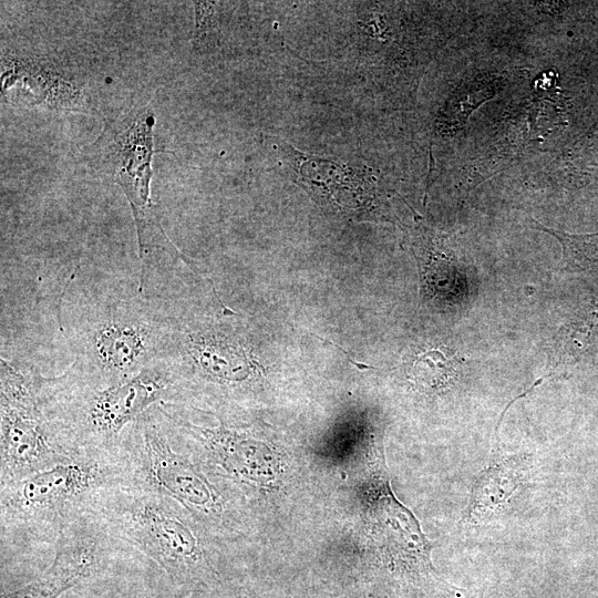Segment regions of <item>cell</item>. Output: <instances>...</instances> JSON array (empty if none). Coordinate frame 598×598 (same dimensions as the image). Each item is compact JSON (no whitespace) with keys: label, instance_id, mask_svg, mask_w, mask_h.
Here are the masks:
<instances>
[{"label":"cell","instance_id":"cell-2","mask_svg":"<svg viewBox=\"0 0 598 598\" xmlns=\"http://www.w3.org/2000/svg\"><path fill=\"white\" fill-rule=\"evenodd\" d=\"M84 516L107 539L121 540L156 563L173 584L195 585L214 571L198 519L146 486L127 482L106 487Z\"/></svg>","mask_w":598,"mask_h":598},{"label":"cell","instance_id":"cell-8","mask_svg":"<svg viewBox=\"0 0 598 598\" xmlns=\"http://www.w3.org/2000/svg\"><path fill=\"white\" fill-rule=\"evenodd\" d=\"M522 472L512 461L493 458L476 478L466 512L467 519L483 518L506 504L522 484Z\"/></svg>","mask_w":598,"mask_h":598},{"label":"cell","instance_id":"cell-5","mask_svg":"<svg viewBox=\"0 0 598 598\" xmlns=\"http://www.w3.org/2000/svg\"><path fill=\"white\" fill-rule=\"evenodd\" d=\"M45 379L0 359V484L81 453L50 406Z\"/></svg>","mask_w":598,"mask_h":598},{"label":"cell","instance_id":"cell-3","mask_svg":"<svg viewBox=\"0 0 598 598\" xmlns=\"http://www.w3.org/2000/svg\"><path fill=\"white\" fill-rule=\"evenodd\" d=\"M47 395L76 452L107 451L121 446L127 429L159 404H177L182 391L169 358L122 380L96 382L71 368L47 378Z\"/></svg>","mask_w":598,"mask_h":598},{"label":"cell","instance_id":"cell-11","mask_svg":"<svg viewBox=\"0 0 598 598\" xmlns=\"http://www.w3.org/2000/svg\"><path fill=\"white\" fill-rule=\"evenodd\" d=\"M188 598H203L202 596H199L198 594H195L193 596H189Z\"/></svg>","mask_w":598,"mask_h":598},{"label":"cell","instance_id":"cell-7","mask_svg":"<svg viewBox=\"0 0 598 598\" xmlns=\"http://www.w3.org/2000/svg\"><path fill=\"white\" fill-rule=\"evenodd\" d=\"M105 539L92 520L82 517L60 534L49 567L20 587L2 588L1 598H60L93 574Z\"/></svg>","mask_w":598,"mask_h":598},{"label":"cell","instance_id":"cell-10","mask_svg":"<svg viewBox=\"0 0 598 598\" xmlns=\"http://www.w3.org/2000/svg\"><path fill=\"white\" fill-rule=\"evenodd\" d=\"M544 230L559 239L567 265L581 269L598 266V234L570 235L548 228Z\"/></svg>","mask_w":598,"mask_h":598},{"label":"cell","instance_id":"cell-1","mask_svg":"<svg viewBox=\"0 0 598 598\" xmlns=\"http://www.w3.org/2000/svg\"><path fill=\"white\" fill-rule=\"evenodd\" d=\"M132 481L127 453L121 446L81 452L54 465L0 484L1 539L54 543L84 517L102 489Z\"/></svg>","mask_w":598,"mask_h":598},{"label":"cell","instance_id":"cell-6","mask_svg":"<svg viewBox=\"0 0 598 598\" xmlns=\"http://www.w3.org/2000/svg\"><path fill=\"white\" fill-rule=\"evenodd\" d=\"M154 123L148 105L132 107L106 121L87 152L90 164L117 183L130 203L143 264L155 249L178 252L165 235L150 197Z\"/></svg>","mask_w":598,"mask_h":598},{"label":"cell","instance_id":"cell-4","mask_svg":"<svg viewBox=\"0 0 598 598\" xmlns=\"http://www.w3.org/2000/svg\"><path fill=\"white\" fill-rule=\"evenodd\" d=\"M173 337V322L164 307L143 296L109 300L75 328L71 368L96 382L130 378L169 358Z\"/></svg>","mask_w":598,"mask_h":598},{"label":"cell","instance_id":"cell-9","mask_svg":"<svg viewBox=\"0 0 598 598\" xmlns=\"http://www.w3.org/2000/svg\"><path fill=\"white\" fill-rule=\"evenodd\" d=\"M409 379L425 391L448 386L457 373V363L439 349H430L412 358L406 369Z\"/></svg>","mask_w":598,"mask_h":598}]
</instances>
